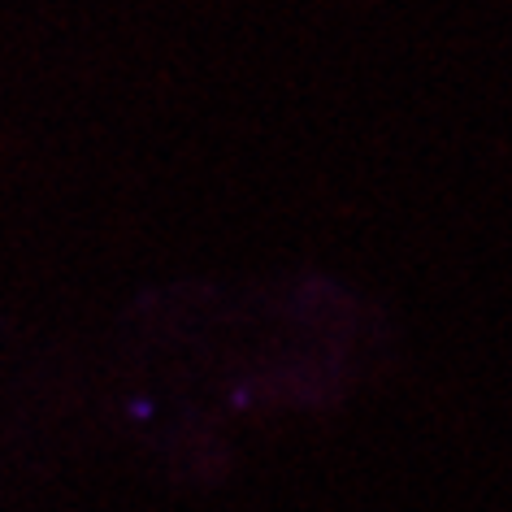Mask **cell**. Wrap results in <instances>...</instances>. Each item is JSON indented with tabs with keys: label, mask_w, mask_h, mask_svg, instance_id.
Instances as JSON below:
<instances>
[{
	"label": "cell",
	"mask_w": 512,
	"mask_h": 512,
	"mask_svg": "<svg viewBox=\"0 0 512 512\" xmlns=\"http://www.w3.org/2000/svg\"><path fill=\"white\" fill-rule=\"evenodd\" d=\"M131 417H139V421H144V417H152V408H148V400H135V404H131Z\"/></svg>",
	"instance_id": "cell-1"
}]
</instances>
